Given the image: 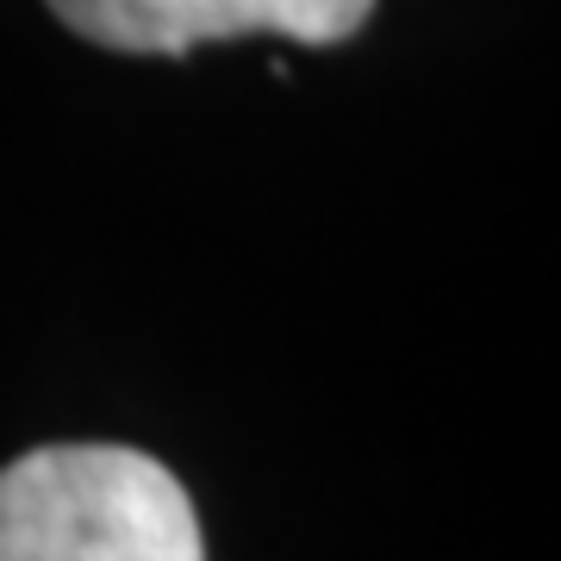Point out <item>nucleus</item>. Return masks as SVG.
I'll return each instance as SVG.
<instances>
[{
    "label": "nucleus",
    "mask_w": 561,
    "mask_h": 561,
    "mask_svg": "<svg viewBox=\"0 0 561 561\" xmlns=\"http://www.w3.org/2000/svg\"><path fill=\"white\" fill-rule=\"evenodd\" d=\"M0 561H206V542L157 456L50 443L0 468Z\"/></svg>",
    "instance_id": "nucleus-1"
},
{
    "label": "nucleus",
    "mask_w": 561,
    "mask_h": 561,
    "mask_svg": "<svg viewBox=\"0 0 561 561\" xmlns=\"http://www.w3.org/2000/svg\"><path fill=\"white\" fill-rule=\"evenodd\" d=\"M50 13L101 50L187 57L206 38H243V32L337 44L368 25L375 0H50Z\"/></svg>",
    "instance_id": "nucleus-2"
}]
</instances>
